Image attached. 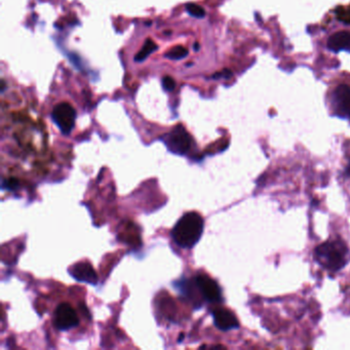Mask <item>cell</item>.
<instances>
[{"label": "cell", "mask_w": 350, "mask_h": 350, "mask_svg": "<svg viewBox=\"0 0 350 350\" xmlns=\"http://www.w3.org/2000/svg\"><path fill=\"white\" fill-rule=\"evenodd\" d=\"M328 47L332 52L347 51L350 53V32L341 31L333 34L328 40Z\"/></svg>", "instance_id": "30bf717a"}, {"label": "cell", "mask_w": 350, "mask_h": 350, "mask_svg": "<svg viewBox=\"0 0 350 350\" xmlns=\"http://www.w3.org/2000/svg\"><path fill=\"white\" fill-rule=\"evenodd\" d=\"M161 82H162V88L167 92H171L174 90V88H176V81H174V79L171 78L170 76H164Z\"/></svg>", "instance_id": "9a60e30c"}, {"label": "cell", "mask_w": 350, "mask_h": 350, "mask_svg": "<svg viewBox=\"0 0 350 350\" xmlns=\"http://www.w3.org/2000/svg\"><path fill=\"white\" fill-rule=\"evenodd\" d=\"M52 118L64 135H69L75 126L76 111L69 103L63 102L55 106Z\"/></svg>", "instance_id": "277c9868"}, {"label": "cell", "mask_w": 350, "mask_h": 350, "mask_svg": "<svg viewBox=\"0 0 350 350\" xmlns=\"http://www.w3.org/2000/svg\"><path fill=\"white\" fill-rule=\"evenodd\" d=\"M198 47H199L198 43H195V44H194V49H195V51H197V49H198Z\"/></svg>", "instance_id": "2e32d148"}, {"label": "cell", "mask_w": 350, "mask_h": 350, "mask_svg": "<svg viewBox=\"0 0 350 350\" xmlns=\"http://www.w3.org/2000/svg\"><path fill=\"white\" fill-rule=\"evenodd\" d=\"M314 259L323 269L337 272L349 262V248L342 239H331L315 247Z\"/></svg>", "instance_id": "7a4b0ae2"}, {"label": "cell", "mask_w": 350, "mask_h": 350, "mask_svg": "<svg viewBox=\"0 0 350 350\" xmlns=\"http://www.w3.org/2000/svg\"><path fill=\"white\" fill-rule=\"evenodd\" d=\"M19 186H20L19 181L14 178H10L3 181V188L9 191H16L19 188Z\"/></svg>", "instance_id": "5bb4252c"}, {"label": "cell", "mask_w": 350, "mask_h": 350, "mask_svg": "<svg viewBox=\"0 0 350 350\" xmlns=\"http://www.w3.org/2000/svg\"><path fill=\"white\" fill-rule=\"evenodd\" d=\"M162 141L168 151L177 155H185L192 146V138L182 126L174 127Z\"/></svg>", "instance_id": "3957f363"}, {"label": "cell", "mask_w": 350, "mask_h": 350, "mask_svg": "<svg viewBox=\"0 0 350 350\" xmlns=\"http://www.w3.org/2000/svg\"><path fill=\"white\" fill-rule=\"evenodd\" d=\"M187 55H188V51L186 47L182 45H177L170 48L169 51L164 55V57L169 60H180L187 57Z\"/></svg>", "instance_id": "7c38bea8"}, {"label": "cell", "mask_w": 350, "mask_h": 350, "mask_svg": "<svg viewBox=\"0 0 350 350\" xmlns=\"http://www.w3.org/2000/svg\"><path fill=\"white\" fill-rule=\"evenodd\" d=\"M204 226V219L198 213H186L172 228L170 233L171 238L178 246L182 248H191L201 239Z\"/></svg>", "instance_id": "6da1fadb"}, {"label": "cell", "mask_w": 350, "mask_h": 350, "mask_svg": "<svg viewBox=\"0 0 350 350\" xmlns=\"http://www.w3.org/2000/svg\"><path fill=\"white\" fill-rule=\"evenodd\" d=\"M186 11L189 15H191L192 17H195V18H204L205 15H206V12L205 10L202 8V7H199L195 4H188L186 5Z\"/></svg>", "instance_id": "4fadbf2b"}, {"label": "cell", "mask_w": 350, "mask_h": 350, "mask_svg": "<svg viewBox=\"0 0 350 350\" xmlns=\"http://www.w3.org/2000/svg\"><path fill=\"white\" fill-rule=\"evenodd\" d=\"M214 323L215 326L221 331H230L237 329L239 327V322L236 316L228 309L217 308L213 312Z\"/></svg>", "instance_id": "9c48e42d"}, {"label": "cell", "mask_w": 350, "mask_h": 350, "mask_svg": "<svg viewBox=\"0 0 350 350\" xmlns=\"http://www.w3.org/2000/svg\"><path fill=\"white\" fill-rule=\"evenodd\" d=\"M158 48V45L152 40V39H147L141 48V51L135 56V61L136 62H143L146 60L147 57H149L153 52H155Z\"/></svg>", "instance_id": "8fae6325"}, {"label": "cell", "mask_w": 350, "mask_h": 350, "mask_svg": "<svg viewBox=\"0 0 350 350\" xmlns=\"http://www.w3.org/2000/svg\"><path fill=\"white\" fill-rule=\"evenodd\" d=\"M334 113L344 119H350V88L347 84H339L332 95Z\"/></svg>", "instance_id": "52a82bcc"}, {"label": "cell", "mask_w": 350, "mask_h": 350, "mask_svg": "<svg viewBox=\"0 0 350 350\" xmlns=\"http://www.w3.org/2000/svg\"><path fill=\"white\" fill-rule=\"evenodd\" d=\"M79 318L74 308L68 303H61L54 312V326L59 331H68L78 326Z\"/></svg>", "instance_id": "8992f818"}, {"label": "cell", "mask_w": 350, "mask_h": 350, "mask_svg": "<svg viewBox=\"0 0 350 350\" xmlns=\"http://www.w3.org/2000/svg\"><path fill=\"white\" fill-rule=\"evenodd\" d=\"M193 282L197 291L207 302L217 303L222 301V290L216 281L205 274H199L193 279Z\"/></svg>", "instance_id": "5b68a950"}, {"label": "cell", "mask_w": 350, "mask_h": 350, "mask_svg": "<svg viewBox=\"0 0 350 350\" xmlns=\"http://www.w3.org/2000/svg\"><path fill=\"white\" fill-rule=\"evenodd\" d=\"M69 274L77 282L96 286L98 284V276L93 266L89 262H78L69 268Z\"/></svg>", "instance_id": "ba28073f"}]
</instances>
